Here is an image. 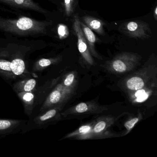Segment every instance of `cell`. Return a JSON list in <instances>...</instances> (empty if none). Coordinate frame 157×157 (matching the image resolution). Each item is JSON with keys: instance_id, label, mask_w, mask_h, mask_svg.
<instances>
[{"instance_id": "5bb4252c", "label": "cell", "mask_w": 157, "mask_h": 157, "mask_svg": "<svg viewBox=\"0 0 157 157\" xmlns=\"http://www.w3.org/2000/svg\"><path fill=\"white\" fill-rule=\"evenodd\" d=\"M61 98V94L59 90L54 91L51 93L49 97V101L52 104L56 103Z\"/></svg>"}, {"instance_id": "8fae6325", "label": "cell", "mask_w": 157, "mask_h": 157, "mask_svg": "<svg viewBox=\"0 0 157 157\" xmlns=\"http://www.w3.org/2000/svg\"><path fill=\"white\" fill-rule=\"evenodd\" d=\"M76 0H64V7L65 15L70 17L75 10Z\"/></svg>"}, {"instance_id": "6da1fadb", "label": "cell", "mask_w": 157, "mask_h": 157, "mask_svg": "<svg viewBox=\"0 0 157 157\" xmlns=\"http://www.w3.org/2000/svg\"><path fill=\"white\" fill-rule=\"evenodd\" d=\"M52 22L40 21L29 17L10 20L0 18V30L14 34L25 36L45 34Z\"/></svg>"}, {"instance_id": "7402d4cb", "label": "cell", "mask_w": 157, "mask_h": 157, "mask_svg": "<svg viewBox=\"0 0 157 157\" xmlns=\"http://www.w3.org/2000/svg\"><path fill=\"white\" fill-rule=\"evenodd\" d=\"M88 106L85 103H81L76 107V110L78 113H82L86 112L88 110Z\"/></svg>"}, {"instance_id": "ac0fdd59", "label": "cell", "mask_w": 157, "mask_h": 157, "mask_svg": "<svg viewBox=\"0 0 157 157\" xmlns=\"http://www.w3.org/2000/svg\"><path fill=\"white\" fill-rule=\"evenodd\" d=\"M21 96L24 101L25 102H30L34 99L33 94L30 92L23 93L21 94Z\"/></svg>"}, {"instance_id": "5b68a950", "label": "cell", "mask_w": 157, "mask_h": 157, "mask_svg": "<svg viewBox=\"0 0 157 157\" xmlns=\"http://www.w3.org/2000/svg\"><path fill=\"white\" fill-rule=\"evenodd\" d=\"M0 2L22 9L32 10L41 13H46L44 9L33 0H0Z\"/></svg>"}, {"instance_id": "44dd1931", "label": "cell", "mask_w": 157, "mask_h": 157, "mask_svg": "<svg viewBox=\"0 0 157 157\" xmlns=\"http://www.w3.org/2000/svg\"><path fill=\"white\" fill-rule=\"evenodd\" d=\"M139 121V118L136 117V118H133L129 121H128L125 124V126L126 128L128 130L131 129L133 128V127L135 126V125Z\"/></svg>"}, {"instance_id": "7c38bea8", "label": "cell", "mask_w": 157, "mask_h": 157, "mask_svg": "<svg viewBox=\"0 0 157 157\" xmlns=\"http://www.w3.org/2000/svg\"><path fill=\"white\" fill-rule=\"evenodd\" d=\"M36 81L34 79H31L26 81L23 83H20L19 89L25 92H30L33 90L36 85Z\"/></svg>"}, {"instance_id": "7a4b0ae2", "label": "cell", "mask_w": 157, "mask_h": 157, "mask_svg": "<svg viewBox=\"0 0 157 157\" xmlns=\"http://www.w3.org/2000/svg\"><path fill=\"white\" fill-rule=\"evenodd\" d=\"M120 33L126 36L136 39H148L151 36V32L148 25L140 21L126 22L118 28Z\"/></svg>"}, {"instance_id": "52a82bcc", "label": "cell", "mask_w": 157, "mask_h": 157, "mask_svg": "<svg viewBox=\"0 0 157 157\" xmlns=\"http://www.w3.org/2000/svg\"><path fill=\"white\" fill-rule=\"evenodd\" d=\"M81 27L88 43L89 48L92 53H95V44L99 39L96 37L93 31H92L88 26H86L82 22L80 21Z\"/></svg>"}, {"instance_id": "277c9868", "label": "cell", "mask_w": 157, "mask_h": 157, "mask_svg": "<svg viewBox=\"0 0 157 157\" xmlns=\"http://www.w3.org/2000/svg\"><path fill=\"white\" fill-rule=\"evenodd\" d=\"M137 59L136 55L129 53H123L116 58L112 62V67L116 71L124 72L127 69V65L133 63Z\"/></svg>"}, {"instance_id": "4fadbf2b", "label": "cell", "mask_w": 157, "mask_h": 157, "mask_svg": "<svg viewBox=\"0 0 157 157\" xmlns=\"http://www.w3.org/2000/svg\"><path fill=\"white\" fill-rule=\"evenodd\" d=\"M58 34L61 40L66 39L69 35V30L67 25L63 24L59 25L57 28Z\"/></svg>"}, {"instance_id": "d6986e66", "label": "cell", "mask_w": 157, "mask_h": 157, "mask_svg": "<svg viewBox=\"0 0 157 157\" xmlns=\"http://www.w3.org/2000/svg\"><path fill=\"white\" fill-rule=\"evenodd\" d=\"M52 59H42L37 62V66L41 68H44L50 66L52 63Z\"/></svg>"}, {"instance_id": "d4e9b609", "label": "cell", "mask_w": 157, "mask_h": 157, "mask_svg": "<svg viewBox=\"0 0 157 157\" xmlns=\"http://www.w3.org/2000/svg\"><path fill=\"white\" fill-rule=\"evenodd\" d=\"M154 17H155V19L157 20V7H156V8H155V10H154Z\"/></svg>"}, {"instance_id": "ba28073f", "label": "cell", "mask_w": 157, "mask_h": 157, "mask_svg": "<svg viewBox=\"0 0 157 157\" xmlns=\"http://www.w3.org/2000/svg\"><path fill=\"white\" fill-rule=\"evenodd\" d=\"M20 122L17 120L0 119V133H8L17 127Z\"/></svg>"}, {"instance_id": "ffe728a7", "label": "cell", "mask_w": 157, "mask_h": 157, "mask_svg": "<svg viewBox=\"0 0 157 157\" xmlns=\"http://www.w3.org/2000/svg\"><path fill=\"white\" fill-rule=\"evenodd\" d=\"M105 126H106V123L104 121H100L96 124V125L94 127V130L95 133H100L105 129Z\"/></svg>"}, {"instance_id": "8992f818", "label": "cell", "mask_w": 157, "mask_h": 157, "mask_svg": "<svg viewBox=\"0 0 157 157\" xmlns=\"http://www.w3.org/2000/svg\"><path fill=\"white\" fill-rule=\"evenodd\" d=\"M80 20L92 31L101 35H104V26L105 24L101 20L88 15L83 16Z\"/></svg>"}, {"instance_id": "3957f363", "label": "cell", "mask_w": 157, "mask_h": 157, "mask_svg": "<svg viewBox=\"0 0 157 157\" xmlns=\"http://www.w3.org/2000/svg\"><path fill=\"white\" fill-rule=\"evenodd\" d=\"M80 18L78 14H75L73 18V29L74 33L77 36L78 48L79 52L88 60L91 59L89 53V46L85 39L83 32L80 24Z\"/></svg>"}, {"instance_id": "603a6c76", "label": "cell", "mask_w": 157, "mask_h": 157, "mask_svg": "<svg viewBox=\"0 0 157 157\" xmlns=\"http://www.w3.org/2000/svg\"><path fill=\"white\" fill-rule=\"evenodd\" d=\"M74 76L73 74H70L68 75L64 81V84L66 86H69L72 84L74 80Z\"/></svg>"}, {"instance_id": "30bf717a", "label": "cell", "mask_w": 157, "mask_h": 157, "mask_svg": "<svg viewBox=\"0 0 157 157\" xmlns=\"http://www.w3.org/2000/svg\"><path fill=\"white\" fill-rule=\"evenodd\" d=\"M127 86L129 90H138L144 87V82L142 79L139 77H133L128 81Z\"/></svg>"}, {"instance_id": "9a60e30c", "label": "cell", "mask_w": 157, "mask_h": 157, "mask_svg": "<svg viewBox=\"0 0 157 157\" xmlns=\"http://www.w3.org/2000/svg\"><path fill=\"white\" fill-rule=\"evenodd\" d=\"M56 110H55V109L49 110L48 112H47L45 114L39 117V120L40 121H46V120L52 118L53 117L56 115Z\"/></svg>"}, {"instance_id": "9c48e42d", "label": "cell", "mask_w": 157, "mask_h": 157, "mask_svg": "<svg viewBox=\"0 0 157 157\" xmlns=\"http://www.w3.org/2000/svg\"><path fill=\"white\" fill-rule=\"evenodd\" d=\"M11 69L14 75L17 76L21 75L25 70L24 61L21 59H13L11 62Z\"/></svg>"}, {"instance_id": "2e32d148", "label": "cell", "mask_w": 157, "mask_h": 157, "mask_svg": "<svg viewBox=\"0 0 157 157\" xmlns=\"http://www.w3.org/2000/svg\"><path fill=\"white\" fill-rule=\"evenodd\" d=\"M135 94V96L137 97V101L142 102L145 101L147 98L148 94L143 90H139Z\"/></svg>"}, {"instance_id": "cb8c5ba5", "label": "cell", "mask_w": 157, "mask_h": 157, "mask_svg": "<svg viewBox=\"0 0 157 157\" xmlns=\"http://www.w3.org/2000/svg\"><path fill=\"white\" fill-rule=\"evenodd\" d=\"M90 129V127L89 126L84 125L81 127L79 129V132L80 133H86Z\"/></svg>"}, {"instance_id": "e0dca14e", "label": "cell", "mask_w": 157, "mask_h": 157, "mask_svg": "<svg viewBox=\"0 0 157 157\" xmlns=\"http://www.w3.org/2000/svg\"><path fill=\"white\" fill-rule=\"evenodd\" d=\"M0 70L4 71H12L11 69V62L0 59Z\"/></svg>"}]
</instances>
